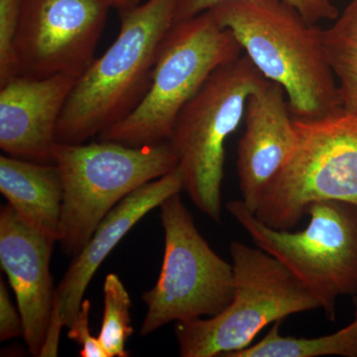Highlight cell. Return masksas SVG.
Instances as JSON below:
<instances>
[{"instance_id":"obj_1","label":"cell","mask_w":357,"mask_h":357,"mask_svg":"<svg viewBox=\"0 0 357 357\" xmlns=\"http://www.w3.org/2000/svg\"><path fill=\"white\" fill-rule=\"evenodd\" d=\"M211 11L263 77L284 89L293 117L314 119L342 107L324 29L287 2L225 0Z\"/></svg>"},{"instance_id":"obj_2","label":"cell","mask_w":357,"mask_h":357,"mask_svg":"<svg viewBox=\"0 0 357 357\" xmlns=\"http://www.w3.org/2000/svg\"><path fill=\"white\" fill-rule=\"evenodd\" d=\"M178 0H147L121 13L114 43L77 79L56 129V142L81 144L126 119L151 86L160 48Z\"/></svg>"},{"instance_id":"obj_3","label":"cell","mask_w":357,"mask_h":357,"mask_svg":"<svg viewBox=\"0 0 357 357\" xmlns=\"http://www.w3.org/2000/svg\"><path fill=\"white\" fill-rule=\"evenodd\" d=\"M52 162L64 191L58 243L66 255L73 256L122 199L178 167L169 141L145 146L100 139L89 144L56 142Z\"/></svg>"},{"instance_id":"obj_4","label":"cell","mask_w":357,"mask_h":357,"mask_svg":"<svg viewBox=\"0 0 357 357\" xmlns=\"http://www.w3.org/2000/svg\"><path fill=\"white\" fill-rule=\"evenodd\" d=\"M243 55L236 37L220 25L211 9L176 23L160 48L146 96L98 139L130 146L169 141L178 114L211 74Z\"/></svg>"},{"instance_id":"obj_5","label":"cell","mask_w":357,"mask_h":357,"mask_svg":"<svg viewBox=\"0 0 357 357\" xmlns=\"http://www.w3.org/2000/svg\"><path fill=\"white\" fill-rule=\"evenodd\" d=\"M229 251L234 298L217 316L176 323L182 357H225L250 347L270 324L321 309L318 300L274 256L239 241L231 243Z\"/></svg>"},{"instance_id":"obj_6","label":"cell","mask_w":357,"mask_h":357,"mask_svg":"<svg viewBox=\"0 0 357 357\" xmlns=\"http://www.w3.org/2000/svg\"><path fill=\"white\" fill-rule=\"evenodd\" d=\"M293 119L295 150L255 211L258 220L275 229H294L314 202L357 204V109L342 105L314 119Z\"/></svg>"},{"instance_id":"obj_7","label":"cell","mask_w":357,"mask_h":357,"mask_svg":"<svg viewBox=\"0 0 357 357\" xmlns=\"http://www.w3.org/2000/svg\"><path fill=\"white\" fill-rule=\"evenodd\" d=\"M266 79L246 55L218 68L183 107L170 143L183 190L213 222H222L225 143L243 121L248 96Z\"/></svg>"},{"instance_id":"obj_8","label":"cell","mask_w":357,"mask_h":357,"mask_svg":"<svg viewBox=\"0 0 357 357\" xmlns=\"http://www.w3.org/2000/svg\"><path fill=\"white\" fill-rule=\"evenodd\" d=\"M227 208L257 248L274 256L335 319L340 296L357 295V204L337 199L307 206L309 225L301 231L275 229L258 220L243 199Z\"/></svg>"},{"instance_id":"obj_9","label":"cell","mask_w":357,"mask_h":357,"mask_svg":"<svg viewBox=\"0 0 357 357\" xmlns=\"http://www.w3.org/2000/svg\"><path fill=\"white\" fill-rule=\"evenodd\" d=\"M159 208L165 251L158 281L142 296L147 307L142 337L171 321L217 316L234 295L232 264L218 255L199 234L180 192Z\"/></svg>"},{"instance_id":"obj_10","label":"cell","mask_w":357,"mask_h":357,"mask_svg":"<svg viewBox=\"0 0 357 357\" xmlns=\"http://www.w3.org/2000/svg\"><path fill=\"white\" fill-rule=\"evenodd\" d=\"M110 0H22L14 42L17 76L79 77L95 60Z\"/></svg>"},{"instance_id":"obj_11","label":"cell","mask_w":357,"mask_h":357,"mask_svg":"<svg viewBox=\"0 0 357 357\" xmlns=\"http://www.w3.org/2000/svg\"><path fill=\"white\" fill-rule=\"evenodd\" d=\"M182 190V175L177 167L130 192L103 218L89 243L74 256L64 278L55 289L47 333L49 340L57 342L62 326L72 325L96 270L129 230L169 197Z\"/></svg>"},{"instance_id":"obj_12","label":"cell","mask_w":357,"mask_h":357,"mask_svg":"<svg viewBox=\"0 0 357 357\" xmlns=\"http://www.w3.org/2000/svg\"><path fill=\"white\" fill-rule=\"evenodd\" d=\"M57 239L26 223L9 204L0 211V263L10 282L24 338L33 356H40L53 310L50 262Z\"/></svg>"},{"instance_id":"obj_13","label":"cell","mask_w":357,"mask_h":357,"mask_svg":"<svg viewBox=\"0 0 357 357\" xmlns=\"http://www.w3.org/2000/svg\"><path fill=\"white\" fill-rule=\"evenodd\" d=\"M245 130L237 146V173L243 203L255 213L263 192L292 156L297 132L280 84L265 81L248 96Z\"/></svg>"},{"instance_id":"obj_14","label":"cell","mask_w":357,"mask_h":357,"mask_svg":"<svg viewBox=\"0 0 357 357\" xmlns=\"http://www.w3.org/2000/svg\"><path fill=\"white\" fill-rule=\"evenodd\" d=\"M79 77L15 76L0 86V148L16 158L53 163L56 129Z\"/></svg>"},{"instance_id":"obj_15","label":"cell","mask_w":357,"mask_h":357,"mask_svg":"<svg viewBox=\"0 0 357 357\" xmlns=\"http://www.w3.org/2000/svg\"><path fill=\"white\" fill-rule=\"evenodd\" d=\"M0 192L26 223L58 241L64 191L55 164L1 155Z\"/></svg>"},{"instance_id":"obj_16","label":"cell","mask_w":357,"mask_h":357,"mask_svg":"<svg viewBox=\"0 0 357 357\" xmlns=\"http://www.w3.org/2000/svg\"><path fill=\"white\" fill-rule=\"evenodd\" d=\"M280 325L281 321L274 323L259 342L225 357H357V314L342 330L319 337H284Z\"/></svg>"},{"instance_id":"obj_17","label":"cell","mask_w":357,"mask_h":357,"mask_svg":"<svg viewBox=\"0 0 357 357\" xmlns=\"http://www.w3.org/2000/svg\"><path fill=\"white\" fill-rule=\"evenodd\" d=\"M323 37L342 105L357 109V0L345 7L333 26L324 29Z\"/></svg>"},{"instance_id":"obj_18","label":"cell","mask_w":357,"mask_h":357,"mask_svg":"<svg viewBox=\"0 0 357 357\" xmlns=\"http://www.w3.org/2000/svg\"><path fill=\"white\" fill-rule=\"evenodd\" d=\"M105 310L98 340L109 357H126V342L133 333L130 296L116 274L105 277L103 284Z\"/></svg>"},{"instance_id":"obj_19","label":"cell","mask_w":357,"mask_h":357,"mask_svg":"<svg viewBox=\"0 0 357 357\" xmlns=\"http://www.w3.org/2000/svg\"><path fill=\"white\" fill-rule=\"evenodd\" d=\"M225 0H178L174 24L195 17ZM304 16L310 22L335 20L338 16L337 6L332 0H284Z\"/></svg>"},{"instance_id":"obj_20","label":"cell","mask_w":357,"mask_h":357,"mask_svg":"<svg viewBox=\"0 0 357 357\" xmlns=\"http://www.w3.org/2000/svg\"><path fill=\"white\" fill-rule=\"evenodd\" d=\"M22 0H0V86L17 76L14 42Z\"/></svg>"},{"instance_id":"obj_21","label":"cell","mask_w":357,"mask_h":357,"mask_svg":"<svg viewBox=\"0 0 357 357\" xmlns=\"http://www.w3.org/2000/svg\"><path fill=\"white\" fill-rule=\"evenodd\" d=\"M91 302L84 300L76 318L69 326L68 337L82 345L81 357H109L98 337L89 333Z\"/></svg>"},{"instance_id":"obj_22","label":"cell","mask_w":357,"mask_h":357,"mask_svg":"<svg viewBox=\"0 0 357 357\" xmlns=\"http://www.w3.org/2000/svg\"><path fill=\"white\" fill-rule=\"evenodd\" d=\"M22 318L20 312L16 311L13 301L9 296L8 289L3 279L0 280V340H10V338L22 337Z\"/></svg>"},{"instance_id":"obj_23","label":"cell","mask_w":357,"mask_h":357,"mask_svg":"<svg viewBox=\"0 0 357 357\" xmlns=\"http://www.w3.org/2000/svg\"><path fill=\"white\" fill-rule=\"evenodd\" d=\"M114 8H116L119 13L129 10L140 3V0H110Z\"/></svg>"}]
</instances>
